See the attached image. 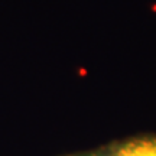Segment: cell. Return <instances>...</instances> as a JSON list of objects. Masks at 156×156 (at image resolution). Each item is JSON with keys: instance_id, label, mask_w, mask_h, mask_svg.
Returning <instances> with one entry per match:
<instances>
[{"instance_id": "7a4b0ae2", "label": "cell", "mask_w": 156, "mask_h": 156, "mask_svg": "<svg viewBox=\"0 0 156 156\" xmlns=\"http://www.w3.org/2000/svg\"><path fill=\"white\" fill-rule=\"evenodd\" d=\"M67 156H112V152H110V146H103V147H97L93 151L80 152V153H73V155Z\"/></svg>"}, {"instance_id": "6da1fadb", "label": "cell", "mask_w": 156, "mask_h": 156, "mask_svg": "<svg viewBox=\"0 0 156 156\" xmlns=\"http://www.w3.org/2000/svg\"><path fill=\"white\" fill-rule=\"evenodd\" d=\"M112 156H156V134L127 137L110 145Z\"/></svg>"}]
</instances>
